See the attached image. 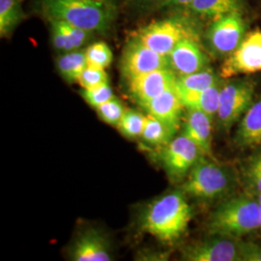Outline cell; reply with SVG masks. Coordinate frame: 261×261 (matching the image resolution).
I'll return each instance as SVG.
<instances>
[{
    "label": "cell",
    "mask_w": 261,
    "mask_h": 261,
    "mask_svg": "<svg viewBox=\"0 0 261 261\" xmlns=\"http://www.w3.org/2000/svg\"><path fill=\"white\" fill-rule=\"evenodd\" d=\"M236 144L253 147L261 144V98L243 115L236 133Z\"/></svg>",
    "instance_id": "obj_18"
},
{
    "label": "cell",
    "mask_w": 261,
    "mask_h": 261,
    "mask_svg": "<svg viewBox=\"0 0 261 261\" xmlns=\"http://www.w3.org/2000/svg\"><path fill=\"white\" fill-rule=\"evenodd\" d=\"M182 259L189 261H240L237 239L215 235L194 243L182 251Z\"/></svg>",
    "instance_id": "obj_11"
},
{
    "label": "cell",
    "mask_w": 261,
    "mask_h": 261,
    "mask_svg": "<svg viewBox=\"0 0 261 261\" xmlns=\"http://www.w3.org/2000/svg\"><path fill=\"white\" fill-rule=\"evenodd\" d=\"M194 0H166L165 3L163 4V7H168V6H173V7H187L190 5Z\"/></svg>",
    "instance_id": "obj_33"
},
{
    "label": "cell",
    "mask_w": 261,
    "mask_h": 261,
    "mask_svg": "<svg viewBox=\"0 0 261 261\" xmlns=\"http://www.w3.org/2000/svg\"><path fill=\"white\" fill-rule=\"evenodd\" d=\"M83 88H92L109 83V75L105 69L86 66L77 82Z\"/></svg>",
    "instance_id": "obj_29"
},
{
    "label": "cell",
    "mask_w": 261,
    "mask_h": 261,
    "mask_svg": "<svg viewBox=\"0 0 261 261\" xmlns=\"http://www.w3.org/2000/svg\"><path fill=\"white\" fill-rule=\"evenodd\" d=\"M212 118L204 112L187 110L183 135L193 140L202 154L212 156Z\"/></svg>",
    "instance_id": "obj_17"
},
{
    "label": "cell",
    "mask_w": 261,
    "mask_h": 261,
    "mask_svg": "<svg viewBox=\"0 0 261 261\" xmlns=\"http://www.w3.org/2000/svg\"><path fill=\"white\" fill-rule=\"evenodd\" d=\"M70 257L75 261L112 260L109 241L96 229H87L79 234L69 250Z\"/></svg>",
    "instance_id": "obj_13"
},
{
    "label": "cell",
    "mask_w": 261,
    "mask_h": 261,
    "mask_svg": "<svg viewBox=\"0 0 261 261\" xmlns=\"http://www.w3.org/2000/svg\"><path fill=\"white\" fill-rule=\"evenodd\" d=\"M147 115L134 110H126L117 128L122 135L130 140H135L141 137L146 123Z\"/></svg>",
    "instance_id": "obj_25"
},
{
    "label": "cell",
    "mask_w": 261,
    "mask_h": 261,
    "mask_svg": "<svg viewBox=\"0 0 261 261\" xmlns=\"http://www.w3.org/2000/svg\"><path fill=\"white\" fill-rule=\"evenodd\" d=\"M254 85L251 82L239 81L224 85L220 91L218 118L224 128H230L252 105Z\"/></svg>",
    "instance_id": "obj_7"
},
{
    "label": "cell",
    "mask_w": 261,
    "mask_h": 261,
    "mask_svg": "<svg viewBox=\"0 0 261 261\" xmlns=\"http://www.w3.org/2000/svg\"><path fill=\"white\" fill-rule=\"evenodd\" d=\"M244 22L239 12L216 19L207 33L209 46L215 54L229 56L242 42Z\"/></svg>",
    "instance_id": "obj_10"
},
{
    "label": "cell",
    "mask_w": 261,
    "mask_h": 261,
    "mask_svg": "<svg viewBox=\"0 0 261 261\" xmlns=\"http://www.w3.org/2000/svg\"><path fill=\"white\" fill-rule=\"evenodd\" d=\"M134 37L162 56H168L172 49L185 39L196 40V30L183 19H160L139 29Z\"/></svg>",
    "instance_id": "obj_5"
},
{
    "label": "cell",
    "mask_w": 261,
    "mask_h": 261,
    "mask_svg": "<svg viewBox=\"0 0 261 261\" xmlns=\"http://www.w3.org/2000/svg\"><path fill=\"white\" fill-rule=\"evenodd\" d=\"M130 5L140 8H150L153 6L163 7L166 0H126Z\"/></svg>",
    "instance_id": "obj_32"
},
{
    "label": "cell",
    "mask_w": 261,
    "mask_h": 261,
    "mask_svg": "<svg viewBox=\"0 0 261 261\" xmlns=\"http://www.w3.org/2000/svg\"><path fill=\"white\" fill-rule=\"evenodd\" d=\"M53 47L61 53L77 50L93 37V32L60 19H48Z\"/></svg>",
    "instance_id": "obj_15"
},
{
    "label": "cell",
    "mask_w": 261,
    "mask_h": 261,
    "mask_svg": "<svg viewBox=\"0 0 261 261\" xmlns=\"http://www.w3.org/2000/svg\"><path fill=\"white\" fill-rule=\"evenodd\" d=\"M246 180L250 187L261 195V154L255 156L246 168Z\"/></svg>",
    "instance_id": "obj_30"
},
{
    "label": "cell",
    "mask_w": 261,
    "mask_h": 261,
    "mask_svg": "<svg viewBox=\"0 0 261 261\" xmlns=\"http://www.w3.org/2000/svg\"><path fill=\"white\" fill-rule=\"evenodd\" d=\"M240 261H261V244L239 242Z\"/></svg>",
    "instance_id": "obj_31"
},
{
    "label": "cell",
    "mask_w": 261,
    "mask_h": 261,
    "mask_svg": "<svg viewBox=\"0 0 261 261\" xmlns=\"http://www.w3.org/2000/svg\"><path fill=\"white\" fill-rule=\"evenodd\" d=\"M218 84L217 76L211 69L177 77L175 90L177 92H200Z\"/></svg>",
    "instance_id": "obj_23"
},
{
    "label": "cell",
    "mask_w": 261,
    "mask_h": 261,
    "mask_svg": "<svg viewBox=\"0 0 261 261\" xmlns=\"http://www.w3.org/2000/svg\"><path fill=\"white\" fill-rule=\"evenodd\" d=\"M192 218V209L181 192L169 193L153 201L142 216L141 229L164 243L179 239Z\"/></svg>",
    "instance_id": "obj_1"
},
{
    "label": "cell",
    "mask_w": 261,
    "mask_h": 261,
    "mask_svg": "<svg viewBox=\"0 0 261 261\" xmlns=\"http://www.w3.org/2000/svg\"><path fill=\"white\" fill-rule=\"evenodd\" d=\"M221 88L217 85L200 92H177L187 110L204 112L212 119L218 115Z\"/></svg>",
    "instance_id": "obj_19"
},
{
    "label": "cell",
    "mask_w": 261,
    "mask_h": 261,
    "mask_svg": "<svg viewBox=\"0 0 261 261\" xmlns=\"http://www.w3.org/2000/svg\"><path fill=\"white\" fill-rule=\"evenodd\" d=\"M127 82L130 97L142 106L161 94L175 89L177 76L171 69H162L134 76Z\"/></svg>",
    "instance_id": "obj_12"
},
{
    "label": "cell",
    "mask_w": 261,
    "mask_h": 261,
    "mask_svg": "<svg viewBox=\"0 0 261 261\" xmlns=\"http://www.w3.org/2000/svg\"><path fill=\"white\" fill-rule=\"evenodd\" d=\"M168 57L170 69L178 76L202 71L208 65V59L195 39L181 41Z\"/></svg>",
    "instance_id": "obj_14"
},
{
    "label": "cell",
    "mask_w": 261,
    "mask_h": 261,
    "mask_svg": "<svg viewBox=\"0 0 261 261\" xmlns=\"http://www.w3.org/2000/svg\"><path fill=\"white\" fill-rule=\"evenodd\" d=\"M260 71L261 31H254L247 35L233 53L226 57L221 67V76L228 79Z\"/></svg>",
    "instance_id": "obj_8"
},
{
    "label": "cell",
    "mask_w": 261,
    "mask_h": 261,
    "mask_svg": "<svg viewBox=\"0 0 261 261\" xmlns=\"http://www.w3.org/2000/svg\"><path fill=\"white\" fill-rule=\"evenodd\" d=\"M24 18L20 0H0V35L9 37Z\"/></svg>",
    "instance_id": "obj_24"
},
{
    "label": "cell",
    "mask_w": 261,
    "mask_h": 261,
    "mask_svg": "<svg viewBox=\"0 0 261 261\" xmlns=\"http://www.w3.org/2000/svg\"><path fill=\"white\" fill-rule=\"evenodd\" d=\"M187 7L194 14L217 19L234 12H239L241 0H194Z\"/></svg>",
    "instance_id": "obj_20"
},
{
    "label": "cell",
    "mask_w": 261,
    "mask_h": 261,
    "mask_svg": "<svg viewBox=\"0 0 261 261\" xmlns=\"http://www.w3.org/2000/svg\"><path fill=\"white\" fill-rule=\"evenodd\" d=\"M85 56L87 65L107 69L113 59L112 49L105 42H96L86 47Z\"/></svg>",
    "instance_id": "obj_26"
},
{
    "label": "cell",
    "mask_w": 261,
    "mask_h": 261,
    "mask_svg": "<svg viewBox=\"0 0 261 261\" xmlns=\"http://www.w3.org/2000/svg\"><path fill=\"white\" fill-rule=\"evenodd\" d=\"M120 68L122 75L127 81L156 70L170 69L168 56L154 51L134 36L128 40L124 47Z\"/></svg>",
    "instance_id": "obj_6"
},
{
    "label": "cell",
    "mask_w": 261,
    "mask_h": 261,
    "mask_svg": "<svg viewBox=\"0 0 261 261\" xmlns=\"http://www.w3.org/2000/svg\"><path fill=\"white\" fill-rule=\"evenodd\" d=\"M141 107L149 115L168 124L174 130L179 129L185 107L175 89L159 95L158 97L143 103Z\"/></svg>",
    "instance_id": "obj_16"
},
{
    "label": "cell",
    "mask_w": 261,
    "mask_h": 261,
    "mask_svg": "<svg viewBox=\"0 0 261 261\" xmlns=\"http://www.w3.org/2000/svg\"><path fill=\"white\" fill-rule=\"evenodd\" d=\"M96 1H102V2H108V3H112V0H96Z\"/></svg>",
    "instance_id": "obj_35"
},
{
    "label": "cell",
    "mask_w": 261,
    "mask_h": 261,
    "mask_svg": "<svg viewBox=\"0 0 261 261\" xmlns=\"http://www.w3.org/2000/svg\"><path fill=\"white\" fill-rule=\"evenodd\" d=\"M260 226L257 200L239 196L219 206L210 217L208 228L213 235L239 239Z\"/></svg>",
    "instance_id": "obj_3"
},
{
    "label": "cell",
    "mask_w": 261,
    "mask_h": 261,
    "mask_svg": "<svg viewBox=\"0 0 261 261\" xmlns=\"http://www.w3.org/2000/svg\"><path fill=\"white\" fill-rule=\"evenodd\" d=\"M95 110L102 121L112 126H117L121 120L122 116L126 112L121 101H119L115 97L99 106Z\"/></svg>",
    "instance_id": "obj_27"
},
{
    "label": "cell",
    "mask_w": 261,
    "mask_h": 261,
    "mask_svg": "<svg viewBox=\"0 0 261 261\" xmlns=\"http://www.w3.org/2000/svg\"><path fill=\"white\" fill-rule=\"evenodd\" d=\"M257 201H258V204H259V212H260V226H259V229H261V195H258Z\"/></svg>",
    "instance_id": "obj_34"
},
{
    "label": "cell",
    "mask_w": 261,
    "mask_h": 261,
    "mask_svg": "<svg viewBox=\"0 0 261 261\" xmlns=\"http://www.w3.org/2000/svg\"><path fill=\"white\" fill-rule=\"evenodd\" d=\"M48 19H60L91 32L105 33L115 17L113 3L96 0H42Z\"/></svg>",
    "instance_id": "obj_2"
},
{
    "label": "cell",
    "mask_w": 261,
    "mask_h": 261,
    "mask_svg": "<svg viewBox=\"0 0 261 261\" xmlns=\"http://www.w3.org/2000/svg\"><path fill=\"white\" fill-rule=\"evenodd\" d=\"M202 155L193 140L181 135L173 138L164 147L162 161L169 177L181 179L186 176Z\"/></svg>",
    "instance_id": "obj_9"
},
{
    "label": "cell",
    "mask_w": 261,
    "mask_h": 261,
    "mask_svg": "<svg viewBox=\"0 0 261 261\" xmlns=\"http://www.w3.org/2000/svg\"><path fill=\"white\" fill-rule=\"evenodd\" d=\"M177 130H174L168 124L147 114L146 123L140 139L150 146L165 147L173 139Z\"/></svg>",
    "instance_id": "obj_22"
},
{
    "label": "cell",
    "mask_w": 261,
    "mask_h": 261,
    "mask_svg": "<svg viewBox=\"0 0 261 261\" xmlns=\"http://www.w3.org/2000/svg\"><path fill=\"white\" fill-rule=\"evenodd\" d=\"M231 181L225 168L202 155L187 174L182 191L196 199H215L228 191Z\"/></svg>",
    "instance_id": "obj_4"
},
{
    "label": "cell",
    "mask_w": 261,
    "mask_h": 261,
    "mask_svg": "<svg viewBox=\"0 0 261 261\" xmlns=\"http://www.w3.org/2000/svg\"><path fill=\"white\" fill-rule=\"evenodd\" d=\"M87 66V60L84 50H73L63 53L57 57L56 67L59 75L69 84L77 83L79 79Z\"/></svg>",
    "instance_id": "obj_21"
},
{
    "label": "cell",
    "mask_w": 261,
    "mask_h": 261,
    "mask_svg": "<svg viewBox=\"0 0 261 261\" xmlns=\"http://www.w3.org/2000/svg\"><path fill=\"white\" fill-rule=\"evenodd\" d=\"M81 95L84 101L94 109L114 98V94L109 83L92 88H83Z\"/></svg>",
    "instance_id": "obj_28"
}]
</instances>
